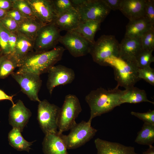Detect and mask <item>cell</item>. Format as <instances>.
Masks as SVG:
<instances>
[{"mask_svg":"<svg viewBox=\"0 0 154 154\" xmlns=\"http://www.w3.org/2000/svg\"><path fill=\"white\" fill-rule=\"evenodd\" d=\"M117 85L113 89L107 90L100 88L91 91L85 97V100L90 109L89 121L94 117L108 112L123 104L121 96L123 90Z\"/></svg>","mask_w":154,"mask_h":154,"instance_id":"6da1fadb","label":"cell"},{"mask_svg":"<svg viewBox=\"0 0 154 154\" xmlns=\"http://www.w3.org/2000/svg\"><path fill=\"white\" fill-rule=\"evenodd\" d=\"M64 50L63 47L58 46L45 52H31L20 61L16 72H30L40 75L47 72L61 59Z\"/></svg>","mask_w":154,"mask_h":154,"instance_id":"7a4b0ae2","label":"cell"},{"mask_svg":"<svg viewBox=\"0 0 154 154\" xmlns=\"http://www.w3.org/2000/svg\"><path fill=\"white\" fill-rule=\"evenodd\" d=\"M105 65L114 68L115 79L119 86L126 89L134 86L139 80L137 74L138 67L135 61L125 60L113 56L105 61Z\"/></svg>","mask_w":154,"mask_h":154,"instance_id":"3957f363","label":"cell"},{"mask_svg":"<svg viewBox=\"0 0 154 154\" xmlns=\"http://www.w3.org/2000/svg\"><path fill=\"white\" fill-rule=\"evenodd\" d=\"M78 12L81 21L94 20L103 22L111 11L102 0H71Z\"/></svg>","mask_w":154,"mask_h":154,"instance_id":"277c9868","label":"cell"},{"mask_svg":"<svg viewBox=\"0 0 154 154\" xmlns=\"http://www.w3.org/2000/svg\"><path fill=\"white\" fill-rule=\"evenodd\" d=\"M82 111V107L78 97L72 94L66 95L58 116V133H62L63 132L70 130L77 123L76 119Z\"/></svg>","mask_w":154,"mask_h":154,"instance_id":"5b68a950","label":"cell"},{"mask_svg":"<svg viewBox=\"0 0 154 154\" xmlns=\"http://www.w3.org/2000/svg\"><path fill=\"white\" fill-rule=\"evenodd\" d=\"M119 43L114 36H101L92 45L90 53L93 61L101 66H105V61L114 56L118 57Z\"/></svg>","mask_w":154,"mask_h":154,"instance_id":"8992f818","label":"cell"},{"mask_svg":"<svg viewBox=\"0 0 154 154\" xmlns=\"http://www.w3.org/2000/svg\"><path fill=\"white\" fill-rule=\"evenodd\" d=\"M91 122L82 121L70 130L68 135L62 133L61 137L68 149H74L84 145L95 135L97 130L91 125Z\"/></svg>","mask_w":154,"mask_h":154,"instance_id":"52a82bcc","label":"cell"},{"mask_svg":"<svg viewBox=\"0 0 154 154\" xmlns=\"http://www.w3.org/2000/svg\"><path fill=\"white\" fill-rule=\"evenodd\" d=\"M37 119L45 135L57 133L60 108L44 99L38 102Z\"/></svg>","mask_w":154,"mask_h":154,"instance_id":"ba28073f","label":"cell"},{"mask_svg":"<svg viewBox=\"0 0 154 154\" xmlns=\"http://www.w3.org/2000/svg\"><path fill=\"white\" fill-rule=\"evenodd\" d=\"M60 31L53 23L43 26L38 32L34 40L35 51L45 52L56 47L61 36Z\"/></svg>","mask_w":154,"mask_h":154,"instance_id":"9c48e42d","label":"cell"},{"mask_svg":"<svg viewBox=\"0 0 154 154\" xmlns=\"http://www.w3.org/2000/svg\"><path fill=\"white\" fill-rule=\"evenodd\" d=\"M18 83L21 91L31 101L39 102L38 93L42 85L40 75L30 72H13L11 74Z\"/></svg>","mask_w":154,"mask_h":154,"instance_id":"30bf717a","label":"cell"},{"mask_svg":"<svg viewBox=\"0 0 154 154\" xmlns=\"http://www.w3.org/2000/svg\"><path fill=\"white\" fill-rule=\"evenodd\" d=\"M59 42L75 57L84 56L89 54L93 45L74 31H67L64 35L61 36Z\"/></svg>","mask_w":154,"mask_h":154,"instance_id":"8fae6325","label":"cell"},{"mask_svg":"<svg viewBox=\"0 0 154 154\" xmlns=\"http://www.w3.org/2000/svg\"><path fill=\"white\" fill-rule=\"evenodd\" d=\"M47 72L46 87L50 95L56 87L71 83L75 77L72 69L60 64L52 66Z\"/></svg>","mask_w":154,"mask_h":154,"instance_id":"7c38bea8","label":"cell"},{"mask_svg":"<svg viewBox=\"0 0 154 154\" xmlns=\"http://www.w3.org/2000/svg\"><path fill=\"white\" fill-rule=\"evenodd\" d=\"M35 17L44 25L53 23L57 15L52 0H27Z\"/></svg>","mask_w":154,"mask_h":154,"instance_id":"4fadbf2b","label":"cell"},{"mask_svg":"<svg viewBox=\"0 0 154 154\" xmlns=\"http://www.w3.org/2000/svg\"><path fill=\"white\" fill-rule=\"evenodd\" d=\"M31 115L30 110L19 100L12 105L9 110V121L13 128L19 129L22 132Z\"/></svg>","mask_w":154,"mask_h":154,"instance_id":"5bb4252c","label":"cell"},{"mask_svg":"<svg viewBox=\"0 0 154 154\" xmlns=\"http://www.w3.org/2000/svg\"><path fill=\"white\" fill-rule=\"evenodd\" d=\"M97 154H137L133 147L119 143L103 140L99 138L94 140Z\"/></svg>","mask_w":154,"mask_h":154,"instance_id":"9a60e30c","label":"cell"},{"mask_svg":"<svg viewBox=\"0 0 154 154\" xmlns=\"http://www.w3.org/2000/svg\"><path fill=\"white\" fill-rule=\"evenodd\" d=\"M58 131L45 135L42 142L44 154H68L66 146Z\"/></svg>","mask_w":154,"mask_h":154,"instance_id":"2e32d148","label":"cell"},{"mask_svg":"<svg viewBox=\"0 0 154 154\" xmlns=\"http://www.w3.org/2000/svg\"><path fill=\"white\" fill-rule=\"evenodd\" d=\"M142 49L140 38L124 37L119 43L118 57L125 60L135 61Z\"/></svg>","mask_w":154,"mask_h":154,"instance_id":"e0dca14e","label":"cell"},{"mask_svg":"<svg viewBox=\"0 0 154 154\" xmlns=\"http://www.w3.org/2000/svg\"><path fill=\"white\" fill-rule=\"evenodd\" d=\"M81 21L78 11L74 7L58 15L53 23L60 31H74Z\"/></svg>","mask_w":154,"mask_h":154,"instance_id":"ac0fdd59","label":"cell"},{"mask_svg":"<svg viewBox=\"0 0 154 154\" xmlns=\"http://www.w3.org/2000/svg\"><path fill=\"white\" fill-rule=\"evenodd\" d=\"M146 0H122L119 10L129 20L145 17Z\"/></svg>","mask_w":154,"mask_h":154,"instance_id":"d6986e66","label":"cell"},{"mask_svg":"<svg viewBox=\"0 0 154 154\" xmlns=\"http://www.w3.org/2000/svg\"><path fill=\"white\" fill-rule=\"evenodd\" d=\"M153 27L145 17L129 21L126 26L124 37L140 38L144 33Z\"/></svg>","mask_w":154,"mask_h":154,"instance_id":"ffe728a7","label":"cell"},{"mask_svg":"<svg viewBox=\"0 0 154 154\" xmlns=\"http://www.w3.org/2000/svg\"><path fill=\"white\" fill-rule=\"evenodd\" d=\"M17 40L13 55L20 62L34 50V40H31L17 32Z\"/></svg>","mask_w":154,"mask_h":154,"instance_id":"44dd1931","label":"cell"},{"mask_svg":"<svg viewBox=\"0 0 154 154\" xmlns=\"http://www.w3.org/2000/svg\"><path fill=\"white\" fill-rule=\"evenodd\" d=\"M44 25L36 18H27L19 23L17 32L34 40L38 32Z\"/></svg>","mask_w":154,"mask_h":154,"instance_id":"7402d4cb","label":"cell"},{"mask_svg":"<svg viewBox=\"0 0 154 154\" xmlns=\"http://www.w3.org/2000/svg\"><path fill=\"white\" fill-rule=\"evenodd\" d=\"M121 99L122 104H136L147 102L154 104V102L147 99L146 93L144 90L140 89L134 86L123 90Z\"/></svg>","mask_w":154,"mask_h":154,"instance_id":"603a6c76","label":"cell"},{"mask_svg":"<svg viewBox=\"0 0 154 154\" xmlns=\"http://www.w3.org/2000/svg\"><path fill=\"white\" fill-rule=\"evenodd\" d=\"M101 23L94 20L81 21L77 28L74 31L80 34L93 44L95 42V34L100 29Z\"/></svg>","mask_w":154,"mask_h":154,"instance_id":"cb8c5ba5","label":"cell"},{"mask_svg":"<svg viewBox=\"0 0 154 154\" xmlns=\"http://www.w3.org/2000/svg\"><path fill=\"white\" fill-rule=\"evenodd\" d=\"M21 131L14 127L10 131L8 135L9 145L17 151H25L29 153L30 147L34 141L29 142L23 137Z\"/></svg>","mask_w":154,"mask_h":154,"instance_id":"d4e9b609","label":"cell"},{"mask_svg":"<svg viewBox=\"0 0 154 154\" xmlns=\"http://www.w3.org/2000/svg\"><path fill=\"white\" fill-rule=\"evenodd\" d=\"M19 66V62L12 54H0V78L7 77Z\"/></svg>","mask_w":154,"mask_h":154,"instance_id":"484cf974","label":"cell"},{"mask_svg":"<svg viewBox=\"0 0 154 154\" xmlns=\"http://www.w3.org/2000/svg\"><path fill=\"white\" fill-rule=\"evenodd\" d=\"M135 142L140 145H152L154 142V124L144 123Z\"/></svg>","mask_w":154,"mask_h":154,"instance_id":"4316f807","label":"cell"},{"mask_svg":"<svg viewBox=\"0 0 154 154\" xmlns=\"http://www.w3.org/2000/svg\"><path fill=\"white\" fill-rule=\"evenodd\" d=\"M153 51L142 49L136 56L135 61L139 68L150 66L154 62V57L152 55Z\"/></svg>","mask_w":154,"mask_h":154,"instance_id":"83f0119b","label":"cell"},{"mask_svg":"<svg viewBox=\"0 0 154 154\" xmlns=\"http://www.w3.org/2000/svg\"><path fill=\"white\" fill-rule=\"evenodd\" d=\"M13 9L18 10L26 18H36L27 0H13Z\"/></svg>","mask_w":154,"mask_h":154,"instance_id":"f1b7e54d","label":"cell"},{"mask_svg":"<svg viewBox=\"0 0 154 154\" xmlns=\"http://www.w3.org/2000/svg\"><path fill=\"white\" fill-rule=\"evenodd\" d=\"M9 32L0 22V54H10L8 45Z\"/></svg>","mask_w":154,"mask_h":154,"instance_id":"f546056e","label":"cell"},{"mask_svg":"<svg viewBox=\"0 0 154 154\" xmlns=\"http://www.w3.org/2000/svg\"><path fill=\"white\" fill-rule=\"evenodd\" d=\"M140 38L143 49L149 50H154V27L144 33Z\"/></svg>","mask_w":154,"mask_h":154,"instance_id":"4dcf8cb0","label":"cell"},{"mask_svg":"<svg viewBox=\"0 0 154 154\" xmlns=\"http://www.w3.org/2000/svg\"><path fill=\"white\" fill-rule=\"evenodd\" d=\"M137 74L139 80L143 79L152 85L154 86V70L150 66L138 68Z\"/></svg>","mask_w":154,"mask_h":154,"instance_id":"1f68e13d","label":"cell"},{"mask_svg":"<svg viewBox=\"0 0 154 154\" xmlns=\"http://www.w3.org/2000/svg\"><path fill=\"white\" fill-rule=\"evenodd\" d=\"M52 1L57 16L73 8L71 0H52Z\"/></svg>","mask_w":154,"mask_h":154,"instance_id":"d6a6232c","label":"cell"},{"mask_svg":"<svg viewBox=\"0 0 154 154\" xmlns=\"http://www.w3.org/2000/svg\"><path fill=\"white\" fill-rule=\"evenodd\" d=\"M131 114L142 120L144 123L154 124V110H149L145 113L132 111Z\"/></svg>","mask_w":154,"mask_h":154,"instance_id":"836d02e7","label":"cell"},{"mask_svg":"<svg viewBox=\"0 0 154 154\" xmlns=\"http://www.w3.org/2000/svg\"><path fill=\"white\" fill-rule=\"evenodd\" d=\"M0 22L10 32L15 33L17 32L19 23L11 17L6 16L0 21Z\"/></svg>","mask_w":154,"mask_h":154,"instance_id":"e575fe53","label":"cell"},{"mask_svg":"<svg viewBox=\"0 0 154 154\" xmlns=\"http://www.w3.org/2000/svg\"><path fill=\"white\" fill-rule=\"evenodd\" d=\"M145 17L154 26V0H146L145 7Z\"/></svg>","mask_w":154,"mask_h":154,"instance_id":"d590c367","label":"cell"},{"mask_svg":"<svg viewBox=\"0 0 154 154\" xmlns=\"http://www.w3.org/2000/svg\"><path fill=\"white\" fill-rule=\"evenodd\" d=\"M7 16L11 17L19 23L27 19L19 11L15 9H13L7 11Z\"/></svg>","mask_w":154,"mask_h":154,"instance_id":"8d00e7d4","label":"cell"},{"mask_svg":"<svg viewBox=\"0 0 154 154\" xmlns=\"http://www.w3.org/2000/svg\"><path fill=\"white\" fill-rule=\"evenodd\" d=\"M111 10L116 11L119 9L122 0H102Z\"/></svg>","mask_w":154,"mask_h":154,"instance_id":"74e56055","label":"cell"},{"mask_svg":"<svg viewBox=\"0 0 154 154\" xmlns=\"http://www.w3.org/2000/svg\"><path fill=\"white\" fill-rule=\"evenodd\" d=\"M17 40L16 32H10L8 41V45L10 49V54H13L16 46Z\"/></svg>","mask_w":154,"mask_h":154,"instance_id":"f35d334b","label":"cell"},{"mask_svg":"<svg viewBox=\"0 0 154 154\" xmlns=\"http://www.w3.org/2000/svg\"><path fill=\"white\" fill-rule=\"evenodd\" d=\"M0 9L6 11L13 9V0H0Z\"/></svg>","mask_w":154,"mask_h":154,"instance_id":"ab89813d","label":"cell"},{"mask_svg":"<svg viewBox=\"0 0 154 154\" xmlns=\"http://www.w3.org/2000/svg\"><path fill=\"white\" fill-rule=\"evenodd\" d=\"M15 95L9 96L7 94L3 91L0 89V101L7 100L10 101L12 104V105L15 104L13 100V98Z\"/></svg>","mask_w":154,"mask_h":154,"instance_id":"60d3db41","label":"cell"},{"mask_svg":"<svg viewBox=\"0 0 154 154\" xmlns=\"http://www.w3.org/2000/svg\"><path fill=\"white\" fill-rule=\"evenodd\" d=\"M142 154H154V147L152 145L149 146L147 150L143 152Z\"/></svg>","mask_w":154,"mask_h":154,"instance_id":"b9f144b4","label":"cell"},{"mask_svg":"<svg viewBox=\"0 0 154 154\" xmlns=\"http://www.w3.org/2000/svg\"><path fill=\"white\" fill-rule=\"evenodd\" d=\"M7 11L0 9V21L7 16Z\"/></svg>","mask_w":154,"mask_h":154,"instance_id":"7bdbcfd3","label":"cell"}]
</instances>
